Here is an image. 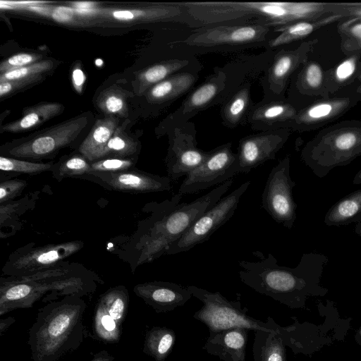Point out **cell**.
Returning <instances> with one entry per match:
<instances>
[{
    "label": "cell",
    "instance_id": "43",
    "mask_svg": "<svg viewBox=\"0 0 361 361\" xmlns=\"http://www.w3.org/2000/svg\"><path fill=\"white\" fill-rule=\"evenodd\" d=\"M99 6V3L94 1H73L68 2L67 6L77 11H87L96 8Z\"/></svg>",
    "mask_w": 361,
    "mask_h": 361
},
{
    "label": "cell",
    "instance_id": "7",
    "mask_svg": "<svg viewBox=\"0 0 361 361\" xmlns=\"http://www.w3.org/2000/svg\"><path fill=\"white\" fill-rule=\"evenodd\" d=\"M87 116H78L6 144V157L20 159L50 158L75 142L86 127Z\"/></svg>",
    "mask_w": 361,
    "mask_h": 361
},
{
    "label": "cell",
    "instance_id": "26",
    "mask_svg": "<svg viewBox=\"0 0 361 361\" xmlns=\"http://www.w3.org/2000/svg\"><path fill=\"white\" fill-rule=\"evenodd\" d=\"M129 94L130 93L120 86L112 85L100 92L96 100L97 106L106 116L127 118V99Z\"/></svg>",
    "mask_w": 361,
    "mask_h": 361
},
{
    "label": "cell",
    "instance_id": "6",
    "mask_svg": "<svg viewBox=\"0 0 361 361\" xmlns=\"http://www.w3.org/2000/svg\"><path fill=\"white\" fill-rule=\"evenodd\" d=\"M192 296L200 300L202 307L193 317L204 324L209 332H216L233 328H244L249 331L278 333L279 325L268 317L267 322L256 319L247 314V309L242 308L240 301H230L219 291L212 293L195 286H188Z\"/></svg>",
    "mask_w": 361,
    "mask_h": 361
},
{
    "label": "cell",
    "instance_id": "22",
    "mask_svg": "<svg viewBox=\"0 0 361 361\" xmlns=\"http://www.w3.org/2000/svg\"><path fill=\"white\" fill-rule=\"evenodd\" d=\"M192 61L188 59H171L153 63L140 71L134 82V90L143 96L152 86L169 76L190 68Z\"/></svg>",
    "mask_w": 361,
    "mask_h": 361
},
{
    "label": "cell",
    "instance_id": "9",
    "mask_svg": "<svg viewBox=\"0 0 361 361\" xmlns=\"http://www.w3.org/2000/svg\"><path fill=\"white\" fill-rule=\"evenodd\" d=\"M250 184V182L247 181L228 195L221 197L211 209L205 212L178 240L170 245L166 254L174 255L186 252L197 245L208 240L210 236L234 214L240 197L247 190Z\"/></svg>",
    "mask_w": 361,
    "mask_h": 361
},
{
    "label": "cell",
    "instance_id": "19",
    "mask_svg": "<svg viewBox=\"0 0 361 361\" xmlns=\"http://www.w3.org/2000/svg\"><path fill=\"white\" fill-rule=\"evenodd\" d=\"M141 288L152 303L162 312L183 306L192 296L187 286L171 282H152L142 286Z\"/></svg>",
    "mask_w": 361,
    "mask_h": 361
},
{
    "label": "cell",
    "instance_id": "5",
    "mask_svg": "<svg viewBox=\"0 0 361 361\" xmlns=\"http://www.w3.org/2000/svg\"><path fill=\"white\" fill-rule=\"evenodd\" d=\"M274 28L262 23L203 26L195 28L181 43L197 53L266 47L273 38Z\"/></svg>",
    "mask_w": 361,
    "mask_h": 361
},
{
    "label": "cell",
    "instance_id": "18",
    "mask_svg": "<svg viewBox=\"0 0 361 361\" xmlns=\"http://www.w3.org/2000/svg\"><path fill=\"white\" fill-rule=\"evenodd\" d=\"M294 114L292 106L279 99H264L255 103L247 117V123L259 132L283 128Z\"/></svg>",
    "mask_w": 361,
    "mask_h": 361
},
{
    "label": "cell",
    "instance_id": "44",
    "mask_svg": "<svg viewBox=\"0 0 361 361\" xmlns=\"http://www.w3.org/2000/svg\"><path fill=\"white\" fill-rule=\"evenodd\" d=\"M102 324L108 331L114 330L116 326L114 319L110 315H104L102 319Z\"/></svg>",
    "mask_w": 361,
    "mask_h": 361
},
{
    "label": "cell",
    "instance_id": "11",
    "mask_svg": "<svg viewBox=\"0 0 361 361\" xmlns=\"http://www.w3.org/2000/svg\"><path fill=\"white\" fill-rule=\"evenodd\" d=\"M295 181L290 175V158L281 160L270 171L262 195V207L278 224L293 228L297 204L293 197Z\"/></svg>",
    "mask_w": 361,
    "mask_h": 361
},
{
    "label": "cell",
    "instance_id": "33",
    "mask_svg": "<svg viewBox=\"0 0 361 361\" xmlns=\"http://www.w3.org/2000/svg\"><path fill=\"white\" fill-rule=\"evenodd\" d=\"M42 54L36 53H19L11 56L1 61L0 64V73L18 69L37 61H41Z\"/></svg>",
    "mask_w": 361,
    "mask_h": 361
},
{
    "label": "cell",
    "instance_id": "38",
    "mask_svg": "<svg viewBox=\"0 0 361 361\" xmlns=\"http://www.w3.org/2000/svg\"><path fill=\"white\" fill-rule=\"evenodd\" d=\"M70 317L67 314H60L56 317L49 324L48 330L53 336L62 334L68 327Z\"/></svg>",
    "mask_w": 361,
    "mask_h": 361
},
{
    "label": "cell",
    "instance_id": "31",
    "mask_svg": "<svg viewBox=\"0 0 361 361\" xmlns=\"http://www.w3.org/2000/svg\"><path fill=\"white\" fill-rule=\"evenodd\" d=\"M136 163L135 157H106L91 162L90 172L114 173L132 169Z\"/></svg>",
    "mask_w": 361,
    "mask_h": 361
},
{
    "label": "cell",
    "instance_id": "35",
    "mask_svg": "<svg viewBox=\"0 0 361 361\" xmlns=\"http://www.w3.org/2000/svg\"><path fill=\"white\" fill-rule=\"evenodd\" d=\"M27 185V182L20 179H9L0 183V204L11 201L19 195Z\"/></svg>",
    "mask_w": 361,
    "mask_h": 361
},
{
    "label": "cell",
    "instance_id": "24",
    "mask_svg": "<svg viewBox=\"0 0 361 361\" xmlns=\"http://www.w3.org/2000/svg\"><path fill=\"white\" fill-rule=\"evenodd\" d=\"M361 220V188L336 202L327 211L324 222L329 226H346Z\"/></svg>",
    "mask_w": 361,
    "mask_h": 361
},
{
    "label": "cell",
    "instance_id": "25",
    "mask_svg": "<svg viewBox=\"0 0 361 361\" xmlns=\"http://www.w3.org/2000/svg\"><path fill=\"white\" fill-rule=\"evenodd\" d=\"M254 361H287L285 344L279 333L254 331Z\"/></svg>",
    "mask_w": 361,
    "mask_h": 361
},
{
    "label": "cell",
    "instance_id": "2",
    "mask_svg": "<svg viewBox=\"0 0 361 361\" xmlns=\"http://www.w3.org/2000/svg\"><path fill=\"white\" fill-rule=\"evenodd\" d=\"M233 179L219 185L208 193L189 202L179 204L178 192L163 202L153 203L152 216L146 222L141 238L139 264L150 262L166 253L171 243L178 240L230 188Z\"/></svg>",
    "mask_w": 361,
    "mask_h": 361
},
{
    "label": "cell",
    "instance_id": "30",
    "mask_svg": "<svg viewBox=\"0 0 361 361\" xmlns=\"http://www.w3.org/2000/svg\"><path fill=\"white\" fill-rule=\"evenodd\" d=\"M54 163L35 162L1 155L0 157V170L11 173L38 174L51 171Z\"/></svg>",
    "mask_w": 361,
    "mask_h": 361
},
{
    "label": "cell",
    "instance_id": "15",
    "mask_svg": "<svg viewBox=\"0 0 361 361\" xmlns=\"http://www.w3.org/2000/svg\"><path fill=\"white\" fill-rule=\"evenodd\" d=\"M285 129L280 128L249 135L239 141L237 155L240 173H248L264 162L274 159L286 140Z\"/></svg>",
    "mask_w": 361,
    "mask_h": 361
},
{
    "label": "cell",
    "instance_id": "36",
    "mask_svg": "<svg viewBox=\"0 0 361 361\" xmlns=\"http://www.w3.org/2000/svg\"><path fill=\"white\" fill-rule=\"evenodd\" d=\"M71 76L74 90L78 94H81L83 91L86 76L80 62H76L73 64L71 68Z\"/></svg>",
    "mask_w": 361,
    "mask_h": 361
},
{
    "label": "cell",
    "instance_id": "41",
    "mask_svg": "<svg viewBox=\"0 0 361 361\" xmlns=\"http://www.w3.org/2000/svg\"><path fill=\"white\" fill-rule=\"evenodd\" d=\"M332 107L328 104H321L310 109L307 113V116L312 118L324 117L330 114Z\"/></svg>",
    "mask_w": 361,
    "mask_h": 361
},
{
    "label": "cell",
    "instance_id": "27",
    "mask_svg": "<svg viewBox=\"0 0 361 361\" xmlns=\"http://www.w3.org/2000/svg\"><path fill=\"white\" fill-rule=\"evenodd\" d=\"M138 141L128 135L123 126H118L104 147L102 158H132L139 152Z\"/></svg>",
    "mask_w": 361,
    "mask_h": 361
},
{
    "label": "cell",
    "instance_id": "12",
    "mask_svg": "<svg viewBox=\"0 0 361 361\" xmlns=\"http://www.w3.org/2000/svg\"><path fill=\"white\" fill-rule=\"evenodd\" d=\"M169 140L166 166L173 181L187 176L205 160L209 152L197 147L196 130L192 122L177 126L167 131Z\"/></svg>",
    "mask_w": 361,
    "mask_h": 361
},
{
    "label": "cell",
    "instance_id": "28",
    "mask_svg": "<svg viewBox=\"0 0 361 361\" xmlns=\"http://www.w3.org/2000/svg\"><path fill=\"white\" fill-rule=\"evenodd\" d=\"M91 170V162L80 153L61 157L54 164L51 171L59 181L70 177H79L87 174Z\"/></svg>",
    "mask_w": 361,
    "mask_h": 361
},
{
    "label": "cell",
    "instance_id": "16",
    "mask_svg": "<svg viewBox=\"0 0 361 361\" xmlns=\"http://www.w3.org/2000/svg\"><path fill=\"white\" fill-rule=\"evenodd\" d=\"M248 329L233 328L209 332L202 349L223 361H245Z\"/></svg>",
    "mask_w": 361,
    "mask_h": 361
},
{
    "label": "cell",
    "instance_id": "47",
    "mask_svg": "<svg viewBox=\"0 0 361 361\" xmlns=\"http://www.w3.org/2000/svg\"><path fill=\"white\" fill-rule=\"evenodd\" d=\"M355 232L357 235L361 237V220L355 224Z\"/></svg>",
    "mask_w": 361,
    "mask_h": 361
},
{
    "label": "cell",
    "instance_id": "40",
    "mask_svg": "<svg viewBox=\"0 0 361 361\" xmlns=\"http://www.w3.org/2000/svg\"><path fill=\"white\" fill-rule=\"evenodd\" d=\"M355 71L354 62L347 60L341 63L336 69V76L339 80H345L349 78Z\"/></svg>",
    "mask_w": 361,
    "mask_h": 361
},
{
    "label": "cell",
    "instance_id": "29",
    "mask_svg": "<svg viewBox=\"0 0 361 361\" xmlns=\"http://www.w3.org/2000/svg\"><path fill=\"white\" fill-rule=\"evenodd\" d=\"M54 59L41 60L32 64L10 71L0 75V82L20 79L46 77L57 66Z\"/></svg>",
    "mask_w": 361,
    "mask_h": 361
},
{
    "label": "cell",
    "instance_id": "20",
    "mask_svg": "<svg viewBox=\"0 0 361 361\" xmlns=\"http://www.w3.org/2000/svg\"><path fill=\"white\" fill-rule=\"evenodd\" d=\"M254 102L251 97V83L245 81L237 87L221 104L222 124L233 129L245 123Z\"/></svg>",
    "mask_w": 361,
    "mask_h": 361
},
{
    "label": "cell",
    "instance_id": "37",
    "mask_svg": "<svg viewBox=\"0 0 361 361\" xmlns=\"http://www.w3.org/2000/svg\"><path fill=\"white\" fill-rule=\"evenodd\" d=\"M31 291V288L27 283H19L13 285L7 289L5 297L8 300L22 299L27 296Z\"/></svg>",
    "mask_w": 361,
    "mask_h": 361
},
{
    "label": "cell",
    "instance_id": "23",
    "mask_svg": "<svg viewBox=\"0 0 361 361\" xmlns=\"http://www.w3.org/2000/svg\"><path fill=\"white\" fill-rule=\"evenodd\" d=\"M64 106L58 102H42L26 107L17 120L1 127V132L21 133L37 128L62 114Z\"/></svg>",
    "mask_w": 361,
    "mask_h": 361
},
{
    "label": "cell",
    "instance_id": "45",
    "mask_svg": "<svg viewBox=\"0 0 361 361\" xmlns=\"http://www.w3.org/2000/svg\"><path fill=\"white\" fill-rule=\"evenodd\" d=\"M353 32L358 37L361 38V24L355 25L353 28Z\"/></svg>",
    "mask_w": 361,
    "mask_h": 361
},
{
    "label": "cell",
    "instance_id": "46",
    "mask_svg": "<svg viewBox=\"0 0 361 361\" xmlns=\"http://www.w3.org/2000/svg\"><path fill=\"white\" fill-rule=\"evenodd\" d=\"M353 183L355 185H361V170L355 176Z\"/></svg>",
    "mask_w": 361,
    "mask_h": 361
},
{
    "label": "cell",
    "instance_id": "3",
    "mask_svg": "<svg viewBox=\"0 0 361 361\" xmlns=\"http://www.w3.org/2000/svg\"><path fill=\"white\" fill-rule=\"evenodd\" d=\"M195 28L219 24L262 23L272 27L286 25L313 11L308 4L245 1L182 2Z\"/></svg>",
    "mask_w": 361,
    "mask_h": 361
},
{
    "label": "cell",
    "instance_id": "39",
    "mask_svg": "<svg viewBox=\"0 0 361 361\" xmlns=\"http://www.w3.org/2000/svg\"><path fill=\"white\" fill-rule=\"evenodd\" d=\"M322 79V73L320 68L315 64L308 66L305 72V80L307 84L312 87H318Z\"/></svg>",
    "mask_w": 361,
    "mask_h": 361
},
{
    "label": "cell",
    "instance_id": "32",
    "mask_svg": "<svg viewBox=\"0 0 361 361\" xmlns=\"http://www.w3.org/2000/svg\"><path fill=\"white\" fill-rule=\"evenodd\" d=\"M155 338L156 356L159 361L164 360L171 351L175 343L176 333L171 329L161 328L156 331Z\"/></svg>",
    "mask_w": 361,
    "mask_h": 361
},
{
    "label": "cell",
    "instance_id": "4",
    "mask_svg": "<svg viewBox=\"0 0 361 361\" xmlns=\"http://www.w3.org/2000/svg\"><path fill=\"white\" fill-rule=\"evenodd\" d=\"M237 62L216 68L200 85L193 88L181 104L169 114L160 125L166 133L170 129L190 121L197 114L218 104H222L246 77L240 74Z\"/></svg>",
    "mask_w": 361,
    "mask_h": 361
},
{
    "label": "cell",
    "instance_id": "8",
    "mask_svg": "<svg viewBox=\"0 0 361 361\" xmlns=\"http://www.w3.org/2000/svg\"><path fill=\"white\" fill-rule=\"evenodd\" d=\"M73 9V8H72ZM79 17L99 21L135 25L148 23H183L192 26V20L182 2L149 3L102 6L87 11L73 9Z\"/></svg>",
    "mask_w": 361,
    "mask_h": 361
},
{
    "label": "cell",
    "instance_id": "21",
    "mask_svg": "<svg viewBox=\"0 0 361 361\" xmlns=\"http://www.w3.org/2000/svg\"><path fill=\"white\" fill-rule=\"evenodd\" d=\"M118 118L114 116H105L97 119L79 145V153L90 162L102 159L104 147L118 127Z\"/></svg>",
    "mask_w": 361,
    "mask_h": 361
},
{
    "label": "cell",
    "instance_id": "1",
    "mask_svg": "<svg viewBox=\"0 0 361 361\" xmlns=\"http://www.w3.org/2000/svg\"><path fill=\"white\" fill-rule=\"evenodd\" d=\"M259 260L240 261V281L255 291L288 306H304L310 295L322 294L326 290L319 286L328 257L318 253L303 254L295 267L279 265L273 255L264 257L258 251Z\"/></svg>",
    "mask_w": 361,
    "mask_h": 361
},
{
    "label": "cell",
    "instance_id": "13",
    "mask_svg": "<svg viewBox=\"0 0 361 361\" xmlns=\"http://www.w3.org/2000/svg\"><path fill=\"white\" fill-rule=\"evenodd\" d=\"M83 246L82 241L71 240L30 249L22 248L11 255L3 271L27 275L36 274L56 266Z\"/></svg>",
    "mask_w": 361,
    "mask_h": 361
},
{
    "label": "cell",
    "instance_id": "42",
    "mask_svg": "<svg viewBox=\"0 0 361 361\" xmlns=\"http://www.w3.org/2000/svg\"><path fill=\"white\" fill-rule=\"evenodd\" d=\"M124 310V302L123 300L118 297L112 302L111 306L109 309V315L114 319H118L121 317Z\"/></svg>",
    "mask_w": 361,
    "mask_h": 361
},
{
    "label": "cell",
    "instance_id": "14",
    "mask_svg": "<svg viewBox=\"0 0 361 361\" xmlns=\"http://www.w3.org/2000/svg\"><path fill=\"white\" fill-rule=\"evenodd\" d=\"M85 176L106 188L121 192L147 193L169 191L172 188L169 177L136 169L114 173L89 172Z\"/></svg>",
    "mask_w": 361,
    "mask_h": 361
},
{
    "label": "cell",
    "instance_id": "17",
    "mask_svg": "<svg viewBox=\"0 0 361 361\" xmlns=\"http://www.w3.org/2000/svg\"><path fill=\"white\" fill-rule=\"evenodd\" d=\"M198 79V72L190 68L152 86L143 96L149 104L166 106L190 92Z\"/></svg>",
    "mask_w": 361,
    "mask_h": 361
},
{
    "label": "cell",
    "instance_id": "34",
    "mask_svg": "<svg viewBox=\"0 0 361 361\" xmlns=\"http://www.w3.org/2000/svg\"><path fill=\"white\" fill-rule=\"evenodd\" d=\"M46 77H37L27 79H20L0 82V97L1 99L11 96L20 91L26 90L33 85L40 83Z\"/></svg>",
    "mask_w": 361,
    "mask_h": 361
},
{
    "label": "cell",
    "instance_id": "48",
    "mask_svg": "<svg viewBox=\"0 0 361 361\" xmlns=\"http://www.w3.org/2000/svg\"><path fill=\"white\" fill-rule=\"evenodd\" d=\"M360 335H361V328H360Z\"/></svg>",
    "mask_w": 361,
    "mask_h": 361
},
{
    "label": "cell",
    "instance_id": "10",
    "mask_svg": "<svg viewBox=\"0 0 361 361\" xmlns=\"http://www.w3.org/2000/svg\"><path fill=\"white\" fill-rule=\"evenodd\" d=\"M239 173L237 153L232 151L231 143L228 142L209 151L202 164L185 176L178 192L182 195L197 193L222 184Z\"/></svg>",
    "mask_w": 361,
    "mask_h": 361
}]
</instances>
